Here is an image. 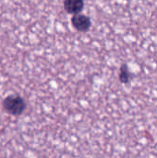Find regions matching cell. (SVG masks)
<instances>
[{"label": "cell", "mask_w": 157, "mask_h": 158, "mask_svg": "<svg viewBox=\"0 0 157 158\" xmlns=\"http://www.w3.org/2000/svg\"><path fill=\"white\" fill-rule=\"evenodd\" d=\"M71 22L73 27L81 32H85L87 31L90 27H91V19L89 17L85 16V15H81V14H76L73 15L72 19H71Z\"/></svg>", "instance_id": "7a4b0ae2"}, {"label": "cell", "mask_w": 157, "mask_h": 158, "mask_svg": "<svg viewBox=\"0 0 157 158\" xmlns=\"http://www.w3.org/2000/svg\"><path fill=\"white\" fill-rule=\"evenodd\" d=\"M84 6L83 0H65L64 1V8L69 14H79Z\"/></svg>", "instance_id": "3957f363"}, {"label": "cell", "mask_w": 157, "mask_h": 158, "mask_svg": "<svg viewBox=\"0 0 157 158\" xmlns=\"http://www.w3.org/2000/svg\"><path fill=\"white\" fill-rule=\"evenodd\" d=\"M119 79H120V81L123 82V83H127L130 81V74H129V71H128V69H127L126 65L122 66V68L120 69Z\"/></svg>", "instance_id": "277c9868"}, {"label": "cell", "mask_w": 157, "mask_h": 158, "mask_svg": "<svg viewBox=\"0 0 157 158\" xmlns=\"http://www.w3.org/2000/svg\"><path fill=\"white\" fill-rule=\"evenodd\" d=\"M6 111L12 115H20L26 107L25 101L19 95H9L3 101Z\"/></svg>", "instance_id": "6da1fadb"}]
</instances>
